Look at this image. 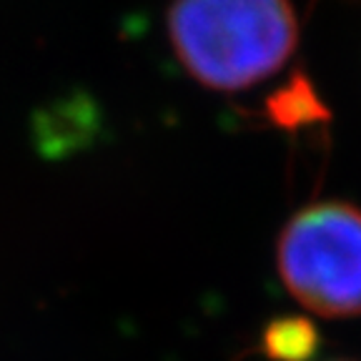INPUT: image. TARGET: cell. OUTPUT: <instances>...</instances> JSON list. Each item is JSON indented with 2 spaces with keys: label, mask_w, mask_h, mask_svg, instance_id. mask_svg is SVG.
Returning <instances> with one entry per match:
<instances>
[{
  "label": "cell",
  "mask_w": 361,
  "mask_h": 361,
  "mask_svg": "<svg viewBox=\"0 0 361 361\" xmlns=\"http://www.w3.org/2000/svg\"><path fill=\"white\" fill-rule=\"evenodd\" d=\"M319 349V331L309 319L283 316L264 331V354L271 361H309Z\"/></svg>",
  "instance_id": "4"
},
{
  "label": "cell",
  "mask_w": 361,
  "mask_h": 361,
  "mask_svg": "<svg viewBox=\"0 0 361 361\" xmlns=\"http://www.w3.org/2000/svg\"><path fill=\"white\" fill-rule=\"evenodd\" d=\"M169 38L201 85L243 90L279 73L293 56L299 18L291 0H173Z\"/></svg>",
  "instance_id": "1"
},
{
  "label": "cell",
  "mask_w": 361,
  "mask_h": 361,
  "mask_svg": "<svg viewBox=\"0 0 361 361\" xmlns=\"http://www.w3.org/2000/svg\"><path fill=\"white\" fill-rule=\"evenodd\" d=\"M279 276L293 299L326 319L361 316V209L309 203L283 226Z\"/></svg>",
  "instance_id": "2"
},
{
  "label": "cell",
  "mask_w": 361,
  "mask_h": 361,
  "mask_svg": "<svg viewBox=\"0 0 361 361\" xmlns=\"http://www.w3.org/2000/svg\"><path fill=\"white\" fill-rule=\"evenodd\" d=\"M266 111H269V118L274 123L286 130L322 123L329 118L322 98L316 96V90L311 88L309 78H304V75H293L283 88H279L266 103Z\"/></svg>",
  "instance_id": "3"
}]
</instances>
